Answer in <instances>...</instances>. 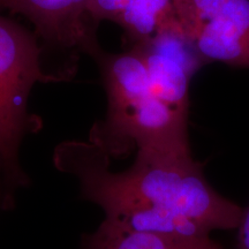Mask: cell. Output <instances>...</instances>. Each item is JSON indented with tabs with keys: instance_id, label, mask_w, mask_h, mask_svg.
<instances>
[{
	"instance_id": "cell-8",
	"label": "cell",
	"mask_w": 249,
	"mask_h": 249,
	"mask_svg": "<svg viewBox=\"0 0 249 249\" xmlns=\"http://www.w3.org/2000/svg\"><path fill=\"white\" fill-rule=\"evenodd\" d=\"M85 249H224L207 236H180L130 231L104 219L87 236Z\"/></svg>"
},
{
	"instance_id": "cell-10",
	"label": "cell",
	"mask_w": 249,
	"mask_h": 249,
	"mask_svg": "<svg viewBox=\"0 0 249 249\" xmlns=\"http://www.w3.org/2000/svg\"><path fill=\"white\" fill-rule=\"evenodd\" d=\"M2 172V174H4V167H2V163H1V160H0V173Z\"/></svg>"
},
{
	"instance_id": "cell-4",
	"label": "cell",
	"mask_w": 249,
	"mask_h": 249,
	"mask_svg": "<svg viewBox=\"0 0 249 249\" xmlns=\"http://www.w3.org/2000/svg\"><path fill=\"white\" fill-rule=\"evenodd\" d=\"M177 18L205 62L249 68V0H177Z\"/></svg>"
},
{
	"instance_id": "cell-3",
	"label": "cell",
	"mask_w": 249,
	"mask_h": 249,
	"mask_svg": "<svg viewBox=\"0 0 249 249\" xmlns=\"http://www.w3.org/2000/svg\"><path fill=\"white\" fill-rule=\"evenodd\" d=\"M38 37L0 9V160L5 181L23 183L18 148L28 124V98L38 82H60L66 74L43 70Z\"/></svg>"
},
{
	"instance_id": "cell-7",
	"label": "cell",
	"mask_w": 249,
	"mask_h": 249,
	"mask_svg": "<svg viewBox=\"0 0 249 249\" xmlns=\"http://www.w3.org/2000/svg\"><path fill=\"white\" fill-rule=\"evenodd\" d=\"M87 18L95 29L103 21L118 24L132 46L178 22L177 0H89Z\"/></svg>"
},
{
	"instance_id": "cell-2",
	"label": "cell",
	"mask_w": 249,
	"mask_h": 249,
	"mask_svg": "<svg viewBox=\"0 0 249 249\" xmlns=\"http://www.w3.org/2000/svg\"><path fill=\"white\" fill-rule=\"evenodd\" d=\"M107 97L104 124L91 141L110 155L138 150L191 149L188 116L161 101L152 89L148 68L135 46L121 53L99 52L95 58Z\"/></svg>"
},
{
	"instance_id": "cell-9",
	"label": "cell",
	"mask_w": 249,
	"mask_h": 249,
	"mask_svg": "<svg viewBox=\"0 0 249 249\" xmlns=\"http://www.w3.org/2000/svg\"><path fill=\"white\" fill-rule=\"evenodd\" d=\"M238 245L240 249H249V207L244 209L240 224L238 226Z\"/></svg>"
},
{
	"instance_id": "cell-5",
	"label": "cell",
	"mask_w": 249,
	"mask_h": 249,
	"mask_svg": "<svg viewBox=\"0 0 249 249\" xmlns=\"http://www.w3.org/2000/svg\"><path fill=\"white\" fill-rule=\"evenodd\" d=\"M141 52L154 92L179 113L188 116L189 85L207 64L179 22L161 29L147 42L132 45Z\"/></svg>"
},
{
	"instance_id": "cell-6",
	"label": "cell",
	"mask_w": 249,
	"mask_h": 249,
	"mask_svg": "<svg viewBox=\"0 0 249 249\" xmlns=\"http://www.w3.org/2000/svg\"><path fill=\"white\" fill-rule=\"evenodd\" d=\"M89 0H0V9L22 15L35 34L60 49H77L95 58L102 51L87 18Z\"/></svg>"
},
{
	"instance_id": "cell-1",
	"label": "cell",
	"mask_w": 249,
	"mask_h": 249,
	"mask_svg": "<svg viewBox=\"0 0 249 249\" xmlns=\"http://www.w3.org/2000/svg\"><path fill=\"white\" fill-rule=\"evenodd\" d=\"M108 157L92 141L65 143L55 156L60 170L75 174L81 194L104 210L107 222L180 236L238 229L244 209L214 191L191 149H141L121 172L108 169Z\"/></svg>"
}]
</instances>
